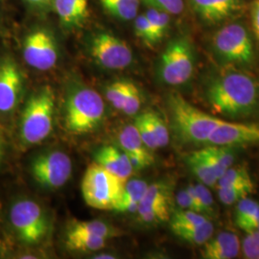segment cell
Here are the masks:
<instances>
[{
    "label": "cell",
    "mask_w": 259,
    "mask_h": 259,
    "mask_svg": "<svg viewBox=\"0 0 259 259\" xmlns=\"http://www.w3.org/2000/svg\"><path fill=\"white\" fill-rule=\"evenodd\" d=\"M257 87L250 75L229 65L213 76L206 99L215 112L227 116L246 115L257 104Z\"/></svg>",
    "instance_id": "1"
},
{
    "label": "cell",
    "mask_w": 259,
    "mask_h": 259,
    "mask_svg": "<svg viewBox=\"0 0 259 259\" xmlns=\"http://www.w3.org/2000/svg\"><path fill=\"white\" fill-rule=\"evenodd\" d=\"M105 104L99 93L88 87H77L65 103V126L75 135L93 132L102 122Z\"/></svg>",
    "instance_id": "2"
},
{
    "label": "cell",
    "mask_w": 259,
    "mask_h": 259,
    "mask_svg": "<svg viewBox=\"0 0 259 259\" xmlns=\"http://www.w3.org/2000/svg\"><path fill=\"white\" fill-rule=\"evenodd\" d=\"M55 96L50 87H44L28 100L22 112L20 136L28 145L42 142L53 130Z\"/></svg>",
    "instance_id": "3"
},
{
    "label": "cell",
    "mask_w": 259,
    "mask_h": 259,
    "mask_svg": "<svg viewBox=\"0 0 259 259\" xmlns=\"http://www.w3.org/2000/svg\"><path fill=\"white\" fill-rule=\"evenodd\" d=\"M168 105L178 133L188 142L206 143L210 134L222 121L199 110L178 93L169 96Z\"/></svg>",
    "instance_id": "4"
},
{
    "label": "cell",
    "mask_w": 259,
    "mask_h": 259,
    "mask_svg": "<svg viewBox=\"0 0 259 259\" xmlns=\"http://www.w3.org/2000/svg\"><path fill=\"white\" fill-rule=\"evenodd\" d=\"M127 181L113 175L97 162L88 167L81 189L85 204L99 210H114Z\"/></svg>",
    "instance_id": "5"
},
{
    "label": "cell",
    "mask_w": 259,
    "mask_h": 259,
    "mask_svg": "<svg viewBox=\"0 0 259 259\" xmlns=\"http://www.w3.org/2000/svg\"><path fill=\"white\" fill-rule=\"evenodd\" d=\"M194 69V47L190 39L180 36L169 41L157 65L160 81L172 87L183 85L190 81Z\"/></svg>",
    "instance_id": "6"
},
{
    "label": "cell",
    "mask_w": 259,
    "mask_h": 259,
    "mask_svg": "<svg viewBox=\"0 0 259 259\" xmlns=\"http://www.w3.org/2000/svg\"><path fill=\"white\" fill-rule=\"evenodd\" d=\"M216 56L227 65H249L254 60V48L247 27L240 22L225 24L212 37Z\"/></svg>",
    "instance_id": "7"
},
{
    "label": "cell",
    "mask_w": 259,
    "mask_h": 259,
    "mask_svg": "<svg viewBox=\"0 0 259 259\" xmlns=\"http://www.w3.org/2000/svg\"><path fill=\"white\" fill-rule=\"evenodd\" d=\"M10 220L19 240L25 244L39 243L47 235V215L35 201L23 199L13 204Z\"/></svg>",
    "instance_id": "8"
},
{
    "label": "cell",
    "mask_w": 259,
    "mask_h": 259,
    "mask_svg": "<svg viewBox=\"0 0 259 259\" xmlns=\"http://www.w3.org/2000/svg\"><path fill=\"white\" fill-rule=\"evenodd\" d=\"M90 55L108 70H122L132 65L134 55L129 45L110 32H98L89 42Z\"/></svg>",
    "instance_id": "9"
},
{
    "label": "cell",
    "mask_w": 259,
    "mask_h": 259,
    "mask_svg": "<svg viewBox=\"0 0 259 259\" xmlns=\"http://www.w3.org/2000/svg\"><path fill=\"white\" fill-rule=\"evenodd\" d=\"M22 56L25 63L34 69H52L59 60V46L54 34L42 27L30 31L23 39Z\"/></svg>",
    "instance_id": "10"
},
{
    "label": "cell",
    "mask_w": 259,
    "mask_h": 259,
    "mask_svg": "<svg viewBox=\"0 0 259 259\" xmlns=\"http://www.w3.org/2000/svg\"><path fill=\"white\" fill-rule=\"evenodd\" d=\"M31 173L38 185L57 189L68 182L72 173V161L62 151H49L32 161Z\"/></svg>",
    "instance_id": "11"
},
{
    "label": "cell",
    "mask_w": 259,
    "mask_h": 259,
    "mask_svg": "<svg viewBox=\"0 0 259 259\" xmlns=\"http://www.w3.org/2000/svg\"><path fill=\"white\" fill-rule=\"evenodd\" d=\"M23 91V74L11 56L0 57V112L15 111Z\"/></svg>",
    "instance_id": "12"
},
{
    "label": "cell",
    "mask_w": 259,
    "mask_h": 259,
    "mask_svg": "<svg viewBox=\"0 0 259 259\" xmlns=\"http://www.w3.org/2000/svg\"><path fill=\"white\" fill-rule=\"evenodd\" d=\"M259 142L258 123H233L222 120L207 139L209 145L237 146Z\"/></svg>",
    "instance_id": "13"
},
{
    "label": "cell",
    "mask_w": 259,
    "mask_h": 259,
    "mask_svg": "<svg viewBox=\"0 0 259 259\" xmlns=\"http://www.w3.org/2000/svg\"><path fill=\"white\" fill-rule=\"evenodd\" d=\"M195 16L212 26L233 19L240 13L245 0H188Z\"/></svg>",
    "instance_id": "14"
},
{
    "label": "cell",
    "mask_w": 259,
    "mask_h": 259,
    "mask_svg": "<svg viewBox=\"0 0 259 259\" xmlns=\"http://www.w3.org/2000/svg\"><path fill=\"white\" fill-rule=\"evenodd\" d=\"M95 162L123 181H128L134 172L128 156L111 145L103 146L95 153Z\"/></svg>",
    "instance_id": "15"
},
{
    "label": "cell",
    "mask_w": 259,
    "mask_h": 259,
    "mask_svg": "<svg viewBox=\"0 0 259 259\" xmlns=\"http://www.w3.org/2000/svg\"><path fill=\"white\" fill-rule=\"evenodd\" d=\"M204 245L202 255L205 259H232L240 250V240L232 232H221Z\"/></svg>",
    "instance_id": "16"
},
{
    "label": "cell",
    "mask_w": 259,
    "mask_h": 259,
    "mask_svg": "<svg viewBox=\"0 0 259 259\" xmlns=\"http://www.w3.org/2000/svg\"><path fill=\"white\" fill-rule=\"evenodd\" d=\"M90 0H53L52 7L66 28L81 26L89 15Z\"/></svg>",
    "instance_id": "17"
},
{
    "label": "cell",
    "mask_w": 259,
    "mask_h": 259,
    "mask_svg": "<svg viewBox=\"0 0 259 259\" xmlns=\"http://www.w3.org/2000/svg\"><path fill=\"white\" fill-rule=\"evenodd\" d=\"M118 139L121 150L127 156L139 157L148 166L154 162V158L149 153V149L142 142L135 125L125 126L121 130Z\"/></svg>",
    "instance_id": "18"
},
{
    "label": "cell",
    "mask_w": 259,
    "mask_h": 259,
    "mask_svg": "<svg viewBox=\"0 0 259 259\" xmlns=\"http://www.w3.org/2000/svg\"><path fill=\"white\" fill-rule=\"evenodd\" d=\"M148 187V184L141 180L127 181L124 185L120 200L114 207L118 212H137L140 201Z\"/></svg>",
    "instance_id": "19"
},
{
    "label": "cell",
    "mask_w": 259,
    "mask_h": 259,
    "mask_svg": "<svg viewBox=\"0 0 259 259\" xmlns=\"http://www.w3.org/2000/svg\"><path fill=\"white\" fill-rule=\"evenodd\" d=\"M103 9L114 19L131 21L139 15L140 0H100Z\"/></svg>",
    "instance_id": "20"
},
{
    "label": "cell",
    "mask_w": 259,
    "mask_h": 259,
    "mask_svg": "<svg viewBox=\"0 0 259 259\" xmlns=\"http://www.w3.org/2000/svg\"><path fill=\"white\" fill-rule=\"evenodd\" d=\"M107 239L90 234L67 231L65 245L68 250L91 252L102 250L107 244Z\"/></svg>",
    "instance_id": "21"
},
{
    "label": "cell",
    "mask_w": 259,
    "mask_h": 259,
    "mask_svg": "<svg viewBox=\"0 0 259 259\" xmlns=\"http://www.w3.org/2000/svg\"><path fill=\"white\" fill-rule=\"evenodd\" d=\"M70 232H80L84 234H90L93 236H98L107 240L115 237L119 234V232L108 223L93 220V221H74L69 226L68 230Z\"/></svg>",
    "instance_id": "22"
},
{
    "label": "cell",
    "mask_w": 259,
    "mask_h": 259,
    "mask_svg": "<svg viewBox=\"0 0 259 259\" xmlns=\"http://www.w3.org/2000/svg\"><path fill=\"white\" fill-rule=\"evenodd\" d=\"M172 232L180 237L182 240L188 242L193 245H204L209 240L214 232L212 224L207 221L199 226L187 227V228H174Z\"/></svg>",
    "instance_id": "23"
},
{
    "label": "cell",
    "mask_w": 259,
    "mask_h": 259,
    "mask_svg": "<svg viewBox=\"0 0 259 259\" xmlns=\"http://www.w3.org/2000/svg\"><path fill=\"white\" fill-rule=\"evenodd\" d=\"M187 163L190 170L197 177L201 184L206 186H213L218 182V178L213 173L212 169L205 160L200 150L195 151L187 157Z\"/></svg>",
    "instance_id": "24"
},
{
    "label": "cell",
    "mask_w": 259,
    "mask_h": 259,
    "mask_svg": "<svg viewBox=\"0 0 259 259\" xmlns=\"http://www.w3.org/2000/svg\"><path fill=\"white\" fill-rule=\"evenodd\" d=\"M144 14L154 29L157 41L159 42L165 37L170 29L171 15L163 10L157 9L150 6H147V9L144 12Z\"/></svg>",
    "instance_id": "25"
},
{
    "label": "cell",
    "mask_w": 259,
    "mask_h": 259,
    "mask_svg": "<svg viewBox=\"0 0 259 259\" xmlns=\"http://www.w3.org/2000/svg\"><path fill=\"white\" fill-rule=\"evenodd\" d=\"M254 185L252 182L238 185L219 187L218 197L223 204H232L238 203L241 199L253 192Z\"/></svg>",
    "instance_id": "26"
},
{
    "label": "cell",
    "mask_w": 259,
    "mask_h": 259,
    "mask_svg": "<svg viewBox=\"0 0 259 259\" xmlns=\"http://www.w3.org/2000/svg\"><path fill=\"white\" fill-rule=\"evenodd\" d=\"M170 192L168 186L157 183L148 185L143 195L140 205H170Z\"/></svg>",
    "instance_id": "27"
},
{
    "label": "cell",
    "mask_w": 259,
    "mask_h": 259,
    "mask_svg": "<svg viewBox=\"0 0 259 259\" xmlns=\"http://www.w3.org/2000/svg\"><path fill=\"white\" fill-rule=\"evenodd\" d=\"M142 222H164L170 217V205H139L137 210Z\"/></svg>",
    "instance_id": "28"
},
{
    "label": "cell",
    "mask_w": 259,
    "mask_h": 259,
    "mask_svg": "<svg viewBox=\"0 0 259 259\" xmlns=\"http://www.w3.org/2000/svg\"><path fill=\"white\" fill-rule=\"evenodd\" d=\"M207 218L202 213L196 212L187 209H181L173 214L171 218V229L174 228H187L199 226L207 222Z\"/></svg>",
    "instance_id": "29"
},
{
    "label": "cell",
    "mask_w": 259,
    "mask_h": 259,
    "mask_svg": "<svg viewBox=\"0 0 259 259\" xmlns=\"http://www.w3.org/2000/svg\"><path fill=\"white\" fill-rule=\"evenodd\" d=\"M134 29L137 37L149 47H154L158 44L154 29L144 13L139 14L134 19Z\"/></svg>",
    "instance_id": "30"
},
{
    "label": "cell",
    "mask_w": 259,
    "mask_h": 259,
    "mask_svg": "<svg viewBox=\"0 0 259 259\" xmlns=\"http://www.w3.org/2000/svg\"><path fill=\"white\" fill-rule=\"evenodd\" d=\"M252 182L247 168L243 165L228 168L222 176L219 178L217 185L219 187L238 185Z\"/></svg>",
    "instance_id": "31"
},
{
    "label": "cell",
    "mask_w": 259,
    "mask_h": 259,
    "mask_svg": "<svg viewBox=\"0 0 259 259\" xmlns=\"http://www.w3.org/2000/svg\"><path fill=\"white\" fill-rule=\"evenodd\" d=\"M130 82L127 80H118L109 83L106 87L105 95L108 101L118 111H121L124 98L129 88Z\"/></svg>",
    "instance_id": "32"
},
{
    "label": "cell",
    "mask_w": 259,
    "mask_h": 259,
    "mask_svg": "<svg viewBox=\"0 0 259 259\" xmlns=\"http://www.w3.org/2000/svg\"><path fill=\"white\" fill-rule=\"evenodd\" d=\"M146 117L157 141V147H165L169 143V132L162 118L154 111H146Z\"/></svg>",
    "instance_id": "33"
},
{
    "label": "cell",
    "mask_w": 259,
    "mask_h": 259,
    "mask_svg": "<svg viewBox=\"0 0 259 259\" xmlns=\"http://www.w3.org/2000/svg\"><path fill=\"white\" fill-rule=\"evenodd\" d=\"M134 125L136 126V128L138 130L139 137L142 140V142L144 143V145L149 150H156V149L158 148L155 136L152 132L151 126L149 124L148 119L146 117L145 112L140 114L136 118Z\"/></svg>",
    "instance_id": "34"
},
{
    "label": "cell",
    "mask_w": 259,
    "mask_h": 259,
    "mask_svg": "<svg viewBox=\"0 0 259 259\" xmlns=\"http://www.w3.org/2000/svg\"><path fill=\"white\" fill-rule=\"evenodd\" d=\"M141 106V93L137 84L130 82L128 91L125 95L121 111L127 115H135L138 113Z\"/></svg>",
    "instance_id": "35"
},
{
    "label": "cell",
    "mask_w": 259,
    "mask_h": 259,
    "mask_svg": "<svg viewBox=\"0 0 259 259\" xmlns=\"http://www.w3.org/2000/svg\"><path fill=\"white\" fill-rule=\"evenodd\" d=\"M146 6L163 10L171 16L181 15L185 10V0H140Z\"/></svg>",
    "instance_id": "36"
},
{
    "label": "cell",
    "mask_w": 259,
    "mask_h": 259,
    "mask_svg": "<svg viewBox=\"0 0 259 259\" xmlns=\"http://www.w3.org/2000/svg\"><path fill=\"white\" fill-rule=\"evenodd\" d=\"M206 152L211 157L218 161L225 169L232 166L234 162V154L232 149L227 146H218V145H209L205 147Z\"/></svg>",
    "instance_id": "37"
},
{
    "label": "cell",
    "mask_w": 259,
    "mask_h": 259,
    "mask_svg": "<svg viewBox=\"0 0 259 259\" xmlns=\"http://www.w3.org/2000/svg\"><path fill=\"white\" fill-rule=\"evenodd\" d=\"M257 205L258 203L248 197L241 199L238 202L235 213V223L239 228L250 218Z\"/></svg>",
    "instance_id": "38"
},
{
    "label": "cell",
    "mask_w": 259,
    "mask_h": 259,
    "mask_svg": "<svg viewBox=\"0 0 259 259\" xmlns=\"http://www.w3.org/2000/svg\"><path fill=\"white\" fill-rule=\"evenodd\" d=\"M242 250L245 257L248 259H259V232L248 233L243 241Z\"/></svg>",
    "instance_id": "39"
},
{
    "label": "cell",
    "mask_w": 259,
    "mask_h": 259,
    "mask_svg": "<svg viewBox=\"0 0 259 259\" xmlns=\"http://www.w3.org/2000/svg\"><path fill=\"white\" fill-rule=\"evenodd\" d=\"M196 190L199 194V198L201 201L202 204V209H203V214H212L213 213V199L212 195L210 193V191L208 190V188L206 187V185L203 184H198L195 185Z\"/></svg>",
    "instance_id": "40"
},
{
    "label": "cell",
    "mask_w": 259,
    "mask_h": 259,
    "mask_svg": "<svg viewBox=\"0 0 259 259\" xmlns=\"http://www.w3.org/2000/svg\"><path fill=\"white\" fill-rule=\"evenodd\" d=\"M259 226V204L256 208L254 209V211L250 215V218L244 223L240 227L241 230H243L244 232L247 233L255 232L257 231V228Z\"/></svg>",
    "instance_id": "41"
},
{
    "label": "cell",
    "mask_w": 259,
    "mask_h": 259,
    "mask_svg": "<svg viewBox=\"0 0 259 259\" xmlns=\"http://www.w3.org/2000/svg\"><path fill=\"white\" fill-rule=\"evenodd\" d=\"M177 204H179V206L181 208L196 211L193 202H192L190 196L188 194V192L186 191V189H183V190L178 192V194H177Z\"/></svg>",
    "instance_id": "42"
},
{
    "label": "cell",
    "mask_w": 259,
    "mask_h": 259,
    "mask_svg": "<svg viewBox=\"0 0 259 259\" xmlns=\"http://www.w3.org/2000/svg\"><path fill=\"white\" fill-rule=\"evenodd\" d=\"M251 24L255 36L259 39V0L254 1L251 6Z\"/></svg>",
    "instance_id": "43"
},
{
    "label": "cell",
    "mask_w": 259,
    "mask_h": 259,
    "mask_svg": "<svg viewBox=\"0 0 259 259\" xmlns=\"http://www.w3.org/2000/svg\"><path fill=\"white\" fill-rule=\"evenodd\" d=\"M186 191L188 192V194L190 196L193 204H194L195 208H196V211L199 213H202L203 214V209H202V204H201V201H200V198H199V194L196 190V187L195 185H189L186 188Z\"/></svg>",
    "instance_id": "44"
},
{
    "label": "cell",
    "mask_w": 259,
    "mask_h": 259,
    "mask_svg": "<svg viewBox=\"0 0 259 259\" xmlns=\"http://www.w3.org/2000/svg\"><path fill=\"white\" fill-rule=\"evenodd\" d=\"M23 1L30 8L35 10L46 9L53 3V0H23Z\"/></svg>",
    "instance_id": "45"
},
{
    "label": "cell",
    "mask_w": 259,
    "mask_h": 259,
    "mask_svg": "<svg viewBox=\"0 0 259 259\" xmlns=\"http://www.w3.org/2000/svg\"><path fill=\"white\" fill-rule=\"evenodd\" d=\"M93 258L95 259H114L115 257L111 254V253H101V254H98L96 256H94Z\"/></svg>",
    "instance_id": "46"
},
{
    "label": "cell",
    "mask_w": 259,
    "mask_h": 259,
    "mask_svg": "<svg viewBox=\"0 0 259 259\" xmlns=\"http://www.w3.org/2000/svg\"><path fill=\"white\" fill-rule=\"evenodd\" d=\"M2 157H3V145H2V140L0 139V161Z\"/></svg>",
    "instance_id": "47"
},
{
    "label": "cell",
    "mask_w": 259,
    "mask_h": 259,
    "mask_svg": "<svg viewBox=\"0 0 259 259\" xmlns=\"http://www.w3.org/2000/svg\"><path fill=\"white\" fill-rule=\"evenodd\" d=\"M257 231H258V232H259V226H258V228H257Z\"/></svg>",
    "instance_id": "48"
}]
</instances>
